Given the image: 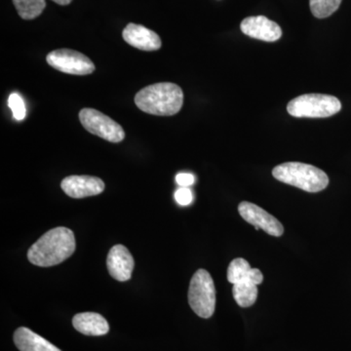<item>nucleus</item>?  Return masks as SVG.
I'll return each mask as SVG.
<instances>
[{"label":"nucleus","mask_w":351,"mask_h":351,"mask_svg":"<svg viewBox=\"0 0 351 351\" xmlns=\"http://www.w3.org/2000/svg\"><path fill=\"white\" fill-rule=\"evenodd\" d=\"M75 251V233L69 228L58 226L46 232L32 245L27 252V258L38 267H54L64 262Z\"/></svg>","instance_id":"nucleus-1"},{"label":"nucleus","mask_w":351,"mask_h":351,"mask_svg":"<svg viewBox=\"0 0 351 351\" xmlns=\"http://www.w3.org/2000/svg\"><path fill=\"white\" fill-rule=\"evenodd\" d=\"M135 104L149 114L171 117L181 110L184 93L182 88L174 83H156L138 91L135 96Z\"/></svg>","instance_id":"nucleus-2"},{"label":"nucleus","mask_w":351,"mask_h":351,"mask_svg":"<svg viewBox=\"0 0 351 351\" xmlns=\"http://www.w3.org/2000/svg\"><path fill=\"white\" fill-rule=\"evenodd\" d=\"M272 176L279 182L301 189L307 193H319L329 184V178L324 171L306 163L280 164L272 170Z\"/></svg>","instance_id":"nucleus-3"},{"label":"nucleus","mask_w":351,"mask_h":351,"mask_svg":"<svg viewBox=\"0 0 351 351\" xmlns=\"http://www.w3.org/2000/svg\"><path fill=\"white\" fill-rule=\"evenodd\" d=\"M341 104L336 97L325 94H304L288 104L289 114L294 117L324 119L341 112Z\"/></svg>","instance_id":"nucleus-4"},{"label":"nucleus","mask_w":351,"mask_h":351,"mask_svg":"<svg viewBox=\"0 0 351 351\" xmlns=\"http://www.w3.org/2000/svg\"><path fill=\"white\" fill-rule=\"evenodd\" d=\"M189 304L201 318L211 317L216 308V288L211 274L198 269L191 278L189 289Z\"/></svg>","instance_id":"nucleus-5"},{"label":"nucleus","mask_w":351,"mask_h":351,"mask_svg":"<svg viewBox=\"0 0 351 351\" xmlns=\"http://www.w3.org/2000/svg\"><path fill=\"white\" fill-rule=\"evenodd\" d=\"M80 120L88 132L108 142L120 143L125 138V132L120 124L94 108H82Z\"/></svg>","instance_id":"nucleus-6"},{"label":"nucleus","mask_w":351,"mask_h":351,"mask_svg":"<svg viewBox=\"0 0 351 351\" xmlns=\"http://www.w3.org/2000/svg\"><path fill=\"white\" fill-rule=\"evenodd\" d=\"M46 61L52 68L69 75H91L95 71L93 62L75 50L52 51L46 57Z\"/></svg>","instance_id":"nucleus-7"},{"label":"nucleus","mask_w":351,"mask_h":351,"mask_svg":"<svg viewBox=\"0 0 351 351\" xmlns=\"http://www.w3.org/2000/svg\"><path fill=\"white\" fill-rule=\"evenodd\" d=\"M239 212L244 221L255 226L256 230L261 228L267 234L276 237H281L283 234L282 223L276 217L267 213L265 210L258 205L243 201L239 204Z\"/></svg>","instance_id":"nucleus-8"},{"label":"nucleus","mask_w":351,"mask_h":351,"mask_svg":"<svg viewBox=\"0 0 351 351\" xmlns=\"http://www.w3.org/2000/svg\"><path fill=\"white\" fill-rule=\"evenodd\" d=\"M61 188L69 197H89L100 195L105 191V182L92 176H69L61 182Z\"/></svg>","instance_id":"nucleus-9"},{"label":"nucleus","mask_w":351,"mask_h":351,"mask_svg":"<svg viewBox=\"0 0 351 351\" xmlns=\"http://www.w3.org/2000/svg\"><path fill=\"white\" fill-rule=\"evenodd\" d=\"M240 29L247 36L258 40L274 43L282 36V29L265 16H253L242 21Z\"/></svg>","instance_id":"nucleus-10"},{"label":"nucleus","mask_w":351,"mask_h":351,"mask_svg":"<svg viewBox=\"0 0 351 351\" xmlns=\"http://www.w3.org/2000/svg\"><path fill=\"white\" fill-rule=\"evenodd\" d=\"M133 256L123 245H115L108 252L107 267L110 276L120 282H125L131 278L133 272Z\"/></svg>","instance_id":"nucleus-11"},{"label":"nucleus","mask_w":351,"mask_h":351,"mask_svg":"<svg viewBox=\"0 0 351 351\" xmlns=\"http://www.w3.org/2000/svg\"><path fill=\"white\" fill-rule=\"evenodd\" d=\"M124 40L129 45L143 51H156L160 49L162 43L158 34L144 25L129 24L122 32Z\"/></svg>","instance_id":"nucleus-12"},{"label":"nucleus","mask_w":351,"mask_h":351,"mask_svg":"<svg viewBox=\"0 0 351 351\" xmlns=\"http://www.w3.org/2000/svg\"><path fill=\"white\" fill-rule=\"evenodd\" d=\"M73 325L76 331L86 336H104L110 331V325L105 317L99 313H82L73 318Z\"/></svg>","instance_id":"nucleus-13"},{"label":"nucleus","mask_w":351,"mask_h":351,"mask_svg":"<svg viewBox=\"0 0 351 351\" xmlns=\"http://www.w3.org/2000/svg\"><path fill=\"white\" fill-rule=\"evenodd\" d=\"M14 343L20 351H62L29 328L20 327L14 332Z\"/></svg>","instance_id":"nucleus-14"},{"label":"nucleus","mask_w":351,"mask_h":351,"mask_svg":"<svg viewBox=\"0 0 351 351\" xmlns=\"http://www.w3.org/2000/svg\"><path fill=\"white\" fill-rule=\"evenodd\" d=\"M228 280L233 285L244 280H252L260 285L263 283V276L260 269H252L250 263L246 260L237 258L228 265Z\"/></svg>","instance_id":"nucleus-15"},{"label":"nucleus","mask_w":351,"mask_h":351,"mask_svg":"<svg viewBox=\"0 0 351 351\" xmlns=\"http://www.w3.org/2000/svg\"><path fill=\"white\" fill-rule=\"evenodd\" d=\"M258 285L254 281L244 280L234 284L232 295L239 306L250 307L258 299Z\"/></svg>","instance_id":"nucleus-16"},{"label":"nucleus","mask_w":351,"mask_h":351,"mask_svg":"<svg viewBox=\"0 0 351 351\" xmlns=\"http://www.w3.org/2000/svg\"><path fill=\"white\" fill-rule=\"evenodd\" d=\"M13 3L24 20L36 19L46 7L45 0H13Z\"/></svg>","instance_id":"nucleus-17"},{"label":"nucleus","mask_w":351,"mask_h":351,"mask_svg":"<svg viewBox=\"0 0 351 351\" xmlns=\"http://www.w3.org/2000/svg\"><path fill=\"white\" fill-rule=\"evenodd\" d=\"M343 0H309V5L314 17L324 19L338 10Z\"/></svg>","instance_id":"nucleus-18"},{"label":"nucleus","mask_w":351,"mask_h":351,"mask_svg":"<svg viewBox=\"0 0 351 351\" xmlns=\"http://www.w3.org/2000/svg\"><path fill=\"white\" fill-rule=\"evenodd\" d=\"M8 106L12 110L14 119L19 121L25 119L27 110H25L24 100L19 94L13 93L9 96Z\"/></svg>","instance_id":"nucleus-19"},{"label":"nucleus","mask_w":351,"mask_h":351,"mask_svg":"<svg viewBox=\"0 0 351 351\" xmlns=\"http://www.w3.org/2000/svg\"><path fill=\"white\" fill-rule=\"evenodd\" d=\"M175 199L182 206H188L193 200V191L189 188H180L175 193Z\"/></svg>","instance_id":"nucleus-20"},{"label":"nucleus","mask_w":351,"mask_h":351,"mask_svg":"<svg viewBox=\"0 0 351 351\" xmlns=\"http://www.w3.org/2000/svg\"><path fill=\"white\" fill-rule=\"evenodd\" d=\"M195 176L189 174V173H180L176 176V182L181 188H189L195 184Z\"/></svg>","instance_id":"nucleus-21"},{"label":"nucleus","mask_w":351,"mask_h":351,"mask_svg":"<svg viewBox=\"0 0 351 351\" xmlns=\"http://www.w3.org/2000/svg\"><path fill=\"white\" fill-rule=\"evenodd\" d=\"M53 1L56 2L59 5H69L73 0H53Z\"/></svg>","instance_id":"nucleus-22"}]
</instances>
